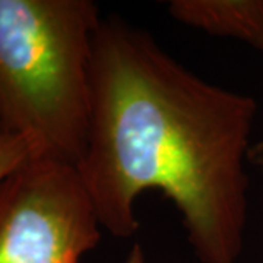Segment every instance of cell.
<instances>
[{
    "label": "cell",
    "instance_id": "obj_1",
    "mask_svg": "<svg viewBox=\"0 0 263 263\" xmlns=\"http://www.w3.org/2000/svg\"><path fill=\"white\" fill-rule=\"evenodd\" d=\"M254 98L211 84L143 29L101 19L92 108L76 170L103 230L136 233V199L160 190L202 263H237L247 224Z\"/></svg>",
    "mask_w": 263,
    "mask_h": 263
},
{
    "label": "cell",
    "instance_id": "obj_2",
    "mask_svg": "<svg viewBox=\"0 0 263 263\" xmlns=\"http://www.w3.org/2000/svg\"><path fill=\"white\" fill-rule=\"evenodd\" d=\"M101 19L89 0H0V129L35 158L76 167L84 155Z\"/></svg>",
    "mask_w": 263,
    "mask_h": 263
},
{
    "label": "cell",
    "instance_id": "obj_3",
    "mask_svg": "<svg viewBox=\"0 0 263 263\" xmlns=\"http://www.w3.org/2000/svg\"><path fill=\"white\" fill-rule=\"evenodd\" d=\"M101 230L70 164L32 158L0 183V263H79Z\"/></svg>",
    "mask_w": 263,
    "mask_h": 263
},
{
    "label": "cell",
    "instance_id": "obj_4",
    "mask_svg": "<svg viewBox=\"0 0 263 263\" xmlns=\"http://www.w3.org/2000/svg\"><path fill=\"white\" fill-rule=\"evenodd\" d=\"M168 12L187 27L263 51V0H173Z\"/></svg>",
    "mask_w": 263,
    "mask_h": 263
},
{
    "label": "cell",
    "instance_id": "obj_5",
    "mask_svg": "<svg viewBox=\"0 0 263 263\" xmlns=\"http://www.w3.org/2000/svg\"><path fill=\"white\" fill-rule=\"evenodd\" d=\"M35 158V152L27 139L2 133L0 135V183L12 173Z\"/></svg>",
    "mask_w": 263,
    "mask_h": 263
},
{
    "label": "cell",
    "instance_id": "obj_6",
    "mask_svg": "<svg viewBox=\"0 0 263 263\" xmlns=\"http://www.w3.org/2000/svg\"><path fill=\"white\" fill-rule=\"evenodd\" d=\"M249 161L256 165H262L263 167V139L252 145L250 152H249Z\"/></svg>",
    "mask_w": 263,
    "mask_h": 263
},
{
    "label": "cell",
    "instance_id": "obj_7",
    "mask_svg": "<svg viewBox=\"0 0 263 263\" xmlns=\"http://www.w3.org/2000/svg\"><path fill=\"white\" fill-rule=\"evenodd\" d=\"M124 263H146V260H145V253H143L141 246L135 245L132 247V250L127 254Z\"/></svg>",
    "mask_w": 263,
    "mask_h": 263
},
{
    "label": "cell",
    "instance_id": "obj_8",
    "mask_svg": "<svg viewBox=\"0 0 263 263\" xmlns=\"http://www.w3.org/2000/svg\"><path fill=\"white\" fill-rule=\"evenodd\" d=\"M2 133H3V132H2V129H0V135H2Z\"/></svg>",
    "mask_w": 263,
    "mask_h": 263
}]
</instances>
